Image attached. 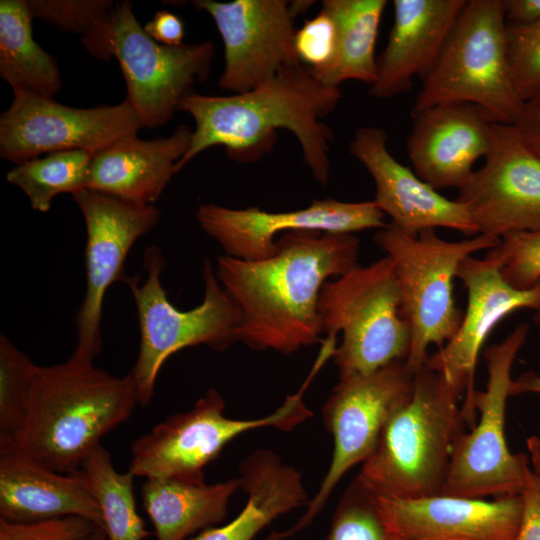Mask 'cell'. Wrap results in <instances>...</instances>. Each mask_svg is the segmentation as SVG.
Instances as JSON below:
<instances>
[{
    "label": "cell",
    "mask_w": 540,
    "mask_h": 540,
    "mask_svg": "<svg viewBox=\"0 0 540 540\" xmlns=\"http://www.w3.org/2000/svg\"><path fill=\"white\" fill-rule=\"evenodd\" d=\"M311 379L273 413L255 419L226 417L223 397L210 388L190 410L168 417L132 442L128 471L145 479L205 482L204 468L240 434L263 427L291 431L310 418L303 394Z\"/></svg>",
    "instance_id": "obj_9"
},
{
    "label": "cell",
    "mask_w": 540,
    "mask_h": 540,
    "mask_svg": "<svg viewBox=\"0 0 540 540\" xmlns=\"http://www.w3.org/2000/svg\"><path fill=\"white\" fill-rule=\"evenodd\" d=\"M35 364L0 335V454L19 450L25 434Z\"/></svg>",
    "instance_id": "obj_32"
},
{
    "label": "cell",
    "mask_w": 540,
    "mask_h": 540,
    "mask_svg": "<svg viewBox=\"0 0 540 540\" xmlns=\"http://www.w3.org/2000/svg\"><path fill=\"white\" fill-rule=\"evenodd\" d=\"M522 496V516L515 540H540V476L530 470Z\"/></svg>",
    "instance_id": "obj_38"
},
{
    "label": "cell",
    "mask_w": 540,
    "mask_h": 540,
    "mask_svg": "<svg viewBox=\"0 0 540 540\" xmlns=\"http://www.w3.org/2000/svg\"><path fill=\"white\" fill-rule=\"evenodd\" d=\"M377 500L389 529L403 540H515L523 507L521 494L491 500L377 495Z\"/></svg>",
    "instance_id": "obj_20"
},
{
    "label": "cell",
    "mask_w": 540,
    "mask_h": 540,
    "mask_svg": "<svg viewBox=\"0 0 540 540\" xmlns=\"http://www.w3.org/2000/svg\"><path fill=\"white\" fill-rule=\"evenodd\" d=\"M240 473L247 494L242 511L229 523L205 529L190 540H253L276 518L310 500L300 471L269 449L249 455Z\"/></svg>",
    "instance_id": "obj_25"
},
{
    "label": "cell",
    "mask_w": 540,
    "mask_h": 540,
    "mask_svg": "<svg viewBox=\"0 0 540 540\" xmlns=\"http://www.w3.org/2000/svg\"><path fill=\"white\" fill-rule=\"evenodd\" d=\"M79 516L103 529L98 503L76 472L54 471L20 450L0 454V519L36 522Z\"/></svg>",
    "instance_id": "obj_24"
},
{
    "label": "cell",
    "mask_w": 540,
    "mask_h": 540,
    "mask_svg": "<svg viewBox=\"0 0 540 540\" xmlns=\"http://www.w3.org/2000/svg\"><path fill=\"white\" fill-rule=\"evenodd\" d=\"M485 258L512 287L531 289L540 283V231L513 232L487 250Z\"/></svg>",
    "instance_id": "obj_34"
},
{
    "label": "cell",
    "mask_w": 540,
    "mask_h": 540,
    "mask_svg": "<svg viewBox=\"0 0 540 540\" xmlns=\"http://www.w3.org/2000/svg\"><path fill=\"white\" fill-rule=\"evenodd\" d=\"M142 127L126 99L117 105L75 108L51 97L13 92L0 117V155L17 165L53 152L97 153L137 135Z\"/></svg>",
    "instance_id": "obj_13"
},
{
    "label": "cell",
    "mask_w": 540,
    "mask_h": 540,
    "mask_svg": "<svg viewBox=\"0 0 540 540\" xmlns=\"http://www.w3.org/2000/svg\"><path fill=\"white\" fill-rule=\"evenodd\" d=\"M94 154L86 150L49 153L15 165L6 178L25 193L34 210L46 213L57 195L74 196L88 188Z\"/></svg>",
    "instance_id": "obj_30"
},
{
    "label": "cell",
    "mask_w": 540,
    "mask_h": 540,
    "mask_svg": "<svg viewBox=\"0 0 540 540\" xmlns=\"http://www.w3.org/2000/svg\"><path fill=\"white\" fill-rule=\"evenodd\" d=\"M318 312L323 333H342V342L333 354L340 379L406 360L411 328L389 256L325 282Z\"/></svg>",
    "instance_id": "obj_6"
},
{
    "label": "cell",
    "mask_w": 540,
    "mask_h": 540,
    "mask_svg": "<svg viewBox=\"0 0 540 540\" xmlns=\"http://www.w3.org/2000/svg\"><path fill=\"white\" fill-rule=\"evenodd\" d=\"M196 219L227 256L245 261L272 256L277 250L274 237L282 231L352 234L366 229H382L388 225L384 221L385 214L373 200L342 202L332 198L314 200L304 209L288 212L203 204L197 209Z\"/></svg>",
    "instance_id": "obj_17"
},
{
    "label": "cell",
    "mask_w": 540,
    "mask_h": 540,
    "mask_svg": "<svg viewBox=\"0 0 540 540\" xmlns=\"http://www.w3.org/2000/svg\"><path fill=\"white\" fill-rule=\"evenodd\" d=\"M193 3L210 14L223 40L225 67L218 82L222 90L245 93L301 63L295 50V15L287 1Z\"/></svg>",
    "instance_id": "obj_16"
},
{
    "label": "cell",
    "mask_w": 540,
    "mask_h": 540,
    "mask_svg": "<svg viewBox=\"0 0 540 540\" xmlns=\"http://www.w3.org/2000/svg\"><path fill=\"white\" fill-rule=\"evenodd\" d=\"M85 481L102 513L107 540H144L149 536L134 495V476L118 472L110 453L100 444L75 471Z\"/></svg>",
    "instance_id": "obj_29"
},
{
    "label": "cell",
    "mask_w": 540,
    "mask_h": 540,
    "mask_svg": "<svg viewBox=\"0 0 540 540\" xmlns=\"http://www.w3.org/2000/svg\"><path fill=\"white\" fill-rule=\"evenodd\" d=\"M528 332L526 323L519 324L504 340L486 349V387L474 394L479 420L457 441L440 494L498 498L522 493L531 470L529 458L509 450L505 417L513 363Z\"/></svg>",
    "instance_id": "obj_10"
},
{
    "label": "cell",
    "mask_w": 540,
    "mask_h": 540,
    "mask_svg": "<svg viewBox=\"0 0 540 540\" xmlns=\"http://www.w3.org/2000/svg\"><path fill=\"white\" fill-rule=\"evenodd\" d=\"M503 0H469L423 84L411 115L435 105L470 103L514 125L524 108L511 76Z\"/></svg>",
    "instance_id": "obj_5"
},
{
    "label": "cell",
    "mask_w": 540,
    "mask_h": 540,
    "mask_svg": "<svg viewBox=\"0 0 540 540\" xmlns=\"http://www.w3.org/2000/svg\"><path fill=\"white\" fill-rule=\"evenodd\" d=\"M263 260L218 257L216 275L240 311L236 340L255 350L291 354L319 341L320 291L330 277L358 266L352 234L288 232Z\"/></svg>",
    "instance_id": "obj_1"
},
{
    "label": "cell",
    "mask_w": 540,
    "mask_h": 540,
    "mask_svg": "<svg viewBox=\"0 0 540 540\" xmlns=\"http://www.w3.org/2000/svg\"><path fill=\"white\" fill-rule=\"evenodd\" d=\"M98 526L79 516L36 522H9L0 519V540H88Z\"/></svg>",
    "instance_id": "obj_36"
},
{
    "label": "cell",
    "mask_w": 540,
    "mask_h": 540,
    "mask_svg": "<svg viewBox=\"0 0 540 540\" xmlns=\"http://www.w3.org/2000/svg\"><path fill=\"white\" fill-rule=\"evenodd\" d=\"M146 33L156 42L167 46L183 44L184 24L172 12L161 10L144 26Z\"/></svg>",
    "instance_id": "obj_39"
},
{
    "label": "cell",
    "mask_w": 540,
    "mask_h": 540,
    "mask_svg": "<svg viewBox=\"0 0 540 540\" xmlns=\"http://www.w3.org/2000/svg\"><path fill=\"white\" fill-rule=\"evenodd\" d=\"M388 136L378 127H360L350 143L351 154L366 168L375 187V204L403 233L417 236L436 228L479 234L466 207L438 193L387 149Z\"/></svg>",
    "instance_id": "obj_19"
},
{
    "label": "cell",
    "mask_w": 540,
    "mask_h": 540,
    "mask_svg": "<svg viewBox=\"0 0 540 540\" xmlns=\"http://www.w3.org/2000/svg\"><path fill=\"white\" fill-rule=\"evenodd\" d=\"M325 540H398L379 508L377 495L356 477L342 495Z\"/></svg>",
    "instance_id": "obj_33"
},
{
    "label": "cell",
    "mask_w": 540,
    "mask_h": 540,
    "mask_svg": "<svg viewBox=\"0 0 540 540\" xmlns=\"http://www.w3.org/2000/svg\"><path fill=\"white\" fill-rule=\"evenodd\" d=\"M500 238L478 234L461 241H446L435 229L410 236L393 224L379 229L374 242L393 263L402 298V309L411 328V345L405 360L416 373L428 358L427 349H441L456 334L464 312L453 296V279L462 261L481 250L495 247Z\"/></svg>",
    "instance_id": "obj_8"
},
{
    "label": "cell",
    "mask_w": 540,
    "mask_h": 540,
    "mask_svg": "<svg viewBox=\"0 0 540 540\" xmlns=\"http://www.w3.org/2000/svg\"><path fill=\"white\" fill-rule=\"evenodd\" d=\"M467 0H394V21L377 58L369 94L388 99L407 93L437 61Z\"/></svg>",
    "instance_id": "obj_22"
},
{
    "label": "cell",
    "mask_w": 540,
    "mask_h": 540,
    "mask_svg": "<svg viewBox=\"0 0 540 540\" xmlns=\"http://www.w3.org/2000/svg\"><path fill=\"white\" fill-rule=\"evenodd\" d=\"M468 210L479 234L540 231V157L513 125L495 123L484 164L474 170L456 199Z\"/></svg>",
    "instance_id": "obj_15"
},
{
    "label": "cell",
    "mask_w": 540,
    "mask_h": 540,
    "mask_svg": "<svg viewBox=\"0 0 540 540\" xmlns=\"http://www.w3.org/2000/svg\"><path fill=\"white\" fill-rule=\"evenodd\" d=\"M414 376L405 361H395L372 373L339 380L322 408L324 426L333 438L327 473L297 523L269 540H283L307 527L348 470L369 458L392 413L409 399Z\"/></svg>",
    "instance_id": "obj_11"
},
{
    "label": "cell",
    "mask_w": 540,
    "mask_h": 540,
    "mask_svg": "<svg viewBox=\"0 0 540 540\" xmlns=\"http://www.w3.org/2000/svg\"><path fill=\"white\" fill-rule=\"evenodd\" d=\"M513 126L523 142L540 157V95L524 104Z\"/></svg>",
    "instance_id": "obj_40"
},
{
    "label": "cell",
    "mask_w": 540,
    "mask_h": 540,
    "mask_svg": "<svg viewBox=\"0 0 540 540\" xmlns=\"http://www.w3.org/2000/svg\"><path fill=\"white\" fill-rule=\"evenodd\" d=\"M85 221L86 290L75 318L77 342L73 357L93 361L102 348L104 297L124 281V264L135 242L160 220L155 205H138L85 189L73 196Z\"/></svg>",
    "instance_id": "obj_14"
},
{
    "label": "cell",
    "mask_w": 540,
    "mask_h": 540,
    "mask_svg": "<svg viewBox=\"0 0 540 540\" xmlns=\"http://www.w3.org/2000/svg\"><path fill=\"white\" fill-rule=\"evenodd\" d=\"M139 403L130 374L114 376L93 361L35 365L29 414L19 450L60 473L75 472L101 439Z\"/></svg>",
    "instance_id": "obj_3"
},
{
    "label": "cell",
    "mask_w": 540,
    "mask_h": 540,
    "mask_svg": "<svg viewBox=\"0 0 540 540\" xmlns=\"http://www.w3.org/2000/svg\"><path fill=\"white\" fill-rule=\"evenodd\" d=\"M33 18L57 29L78 34L95 58L109 61L114 54L112 16L108 0H27Z\"/></svg>",
    "instance_id": "obj_31"
},
{
    "label": "cell",
    "mask_w": 540,
    "mask_h": 540,
    "mask_svg": "<svg viewBox=\"0 0 540 540\" xmlns=\"http://www.w3.org/2000/svg\"><path fill=\"white\" fill-rule=\"evenodd\" d=\"M525 393L540 394V374L525 372L512 381L510 395L516 396Z\"/></svg>",
    "instance_id": "obj_42"
},
{
    "label": "cell",
    "mask_w": 540,
    "mask_h": 540,
    "mask_svg": "<svg viewBox=\"0 0 540 540\" xmlns=\"http://www.w3.org/2000/svg\"><path fill=\"white\" fill-rule=\"evenodd\" d=\"M529 453V462L532 463V471L540 476V436L532 435L526 439Z\"/></svg>",
    "instance_id": "obj_43"
},
{
    "label": "cell",
    "mask_w": 540,
    "mask_h": 540,
    "mask_svg": "<svg viewBox=\"0 0 540 540\" xmlns=\"http://www.w3.org/2000/svg\"><path fill=\"white\" fill-rule=\"evenodd\" d=\"M505 20L510 26H526L540 20V0H503Z\"/></svg>",
    "instance_id": "obj_41"
},
{
    "label": "cell",
    "mask_w": 540,
    "mask_h": 540,
    "mask_svg": "<svg viewBox=\"0 0 540 540\" xmlns=\"http://www.w3.org/2000/svg\"><path fill=\"white\" fill-rule=\"evenodd\" d=\"M406 140L415 174L436 190L464 186L490 151L494 122L470 103H445L416 114Z\"/></svg>",
    "instance_id": "obj_21"
},
{
    "label": "cell",
    "mask_w": 540,
    "mask_h": 540,
    "mask_svg": "<svg viewBox=\"0 0 540 540\" xmlns=\"http://www.w3.org/2000/svg\"><path fill=\"white\" fill-rule=\"evenodd\" d=\"M88 540H107L104 530L98 527Z\"/></svg>",
    "instance_id": "obj_44"
},
{
    "label": "cell",
    "mask_w": 540,
    "mask_h": 540,
    "mask_svg": "<svg viewBox=\"0 0 540 540\" xmlns=\"http://www.w3.org/2000/svg\"><path fill=\"white\" fill-rule=\"evenodd\" d=\"M114 54L127 87L126 100L142 126L170 121L193 85L207 79L214 44L167 46L153 40L138 22L130 1L115 4L112 16Z\"/></svg>",
    "instance_id": "obj_12"
},
{
    "label": "cell",
    "mask_w": 540,
    "mask_h": 540,
    "mask_svg": "<svg viewBox=\"0 0 540 540\" xmlns=\"http://www.w3.org/2000/svg\"><path fill=\"white\" fill-rule=\"evenodd\" d=\"M467 289V308L454 337L429 355L424 367L440 374L463 395L462 407L470 426L475 424L474 377L481 348L493 328L516 310H535L540 301V283L526 290L510 286L490 260L465 258L457 270Z\"/></svg>",
    "instance_id": "obj_18"
},
{
    "label": "cell",
    "mask_w": 540,
    "mask_h": 540,
    "mask_svg": "<svg viewBox=\"0 0 540 540\" xmlns=\"http://www.w3.org/2000/svg\"><path fill=\"white\" fill-rule=\"evenodd\" d=\"M466 427L458 393L440 374L423 367L415 373L409 399L392 413L357 477L379 496L438 495Z\"/></svg>",
    "instance_id": "obj_4"
},
{
    "label": "cell",
    "mask_w": 540,
    "mask_h": 540,
    "mask_svg": "<svg viewBox=\"0 0 540 540\" xmlns=\"http://www.w3.org/2000/svg\"><path fill=\"white\" fill-rule=\"evenodd\" d=\"M398 540H403V539H399V538H398Z\"/></svg>",
    "instance_id": "obj_46"
},
{
    "label": "cell",
    "mask_w": 540,
    "mask_h": 540,
    "mask_svg": "<svg viewBox=\"0 0 540 540\" xmlns=\"http://www.w3.org/2000/svg\"><path fill=\"white\" fill-rule=\"evenodd\" d=\"M534 311L535 313L533 314V321L540 330V301L537 308Z\"/></svg>",
    "instance_id": "obj_45"
},
{
    "label": "cell",
    "mask_w": 540,
    "mask_h": 540,
    "mask_svg": "<svg viewBox=\"0 0 540 540\" xmlns=\"http://www.w3.org/2000/svg\"><path fill=\"white\" fill-rule=\"evenodd\" d=\"M27 0L0 1V76L13 92L45 97L62 87L55 58L34 40Z\"/></svg>",
    "instance_id": "obj_28"
},
{
    "label": "cell",
    "mask_w": 540,
    "mask_h": 540,
    "mask_svg": "<svg viewBox=\"0 0 540 540\" xmlns=\"http://www.w3.org/2000/svg\"><path fill=\"white\" fill-rule=\"evenodd\" d=\"M386 0H325L322 10L336 26V48L330 63L312 70L322 84L339 87L347 80L372 85L377 77L375 46Z\"/></svg>",
    "instance_id": "obj_27"
},
{
    "label": "cell",
    "mask_w": 540,
    "mask_h": 540,
    "mask_svg": "<svg viewBox=\"0 0 540 540\" xmlns=\"http://www.w3.org/2000/svg\"><path fill=\"white\" fill-rule=\"evenodd\" d=\"M341 97L339 87L322 84L302 63L282 69L245 93L209 96L193 91L178 105V111L194 119L195 129L177 171L217 145L236 161H255L272 148L277 130L286 129L298 140L315 179L325 185L333 133L321 120L334 111Z\"/></svg>",
    "instance_id": "obj_2"
},
{
    "label": "cell",
    "mask_w": 540,
    "mask_h": 540,
    "mask_svg": "<svg viewBox=\"0 0 540 540\" xmlns=\"http://www.w3.org/2000/svg\"><path fill=\"white\" fill-rule=\"evenodd\" d=\"M192 130L179 125L168 137L151 140L132 135L94 154L89 190L138 205H154L186 154Z\"/></svg>",
    "instance_id": "obj_23"
},
{
    "label": "cell",
    "mask_w": 540,
    "mask_h": 540,
    "mask_svg": "<svg viewBox=\"0 0 540 540\" xmlns=\"http://www.w3.org/2000/svg\"><path fill=\"white\" fill-rule=\"evenodd\" d=\"M239 488L240 478L214 484L150 478L141 494L157 540H185L223 521Z\"/></svg>",
    "instance_id": "obj_26"
},
{
    "label": "cell",
    "mask_w": 540,
    "mask_h": 540,
    "mask_svg": "<svg viewBox=\"0 0 540 540\" xmlns=\"http://www.w3.org/2000/svg\"><path fill=\"white\" fill-rule=\"evenodd\" d=\"M507 55L515 90L523 103L540 95V20L507 25Z\"/></svg>",
    "instance_id": "obj_35"
},
{
    "label": "cell",
    "mask_w": 540,
    "mask_h": 540,
    "mask_svg": "<svg viewBox=\"0 0 540 540\" xmlns=\"http://www.w3.org/2000/svg\"><path fill=\"white\" fill-rule=\"evenodd\" d=\"M164 264L162 251L157 246H150L144 253V281L139 283L137 278L129 276L123 281L137 308L140 346L129 374L142 406L150 403L159 371L170 356L199 345L223 351L237 342L240 311L219 282L211 262L205 260L202 269L203 300L188 311L176 308L168 299L160 278Z\"/></svg>",
    "instance_id": "obj_7"
},
{
    "label": "cell",
    "mask_w": 540,
    "mask_h": 540,
    "mask_svg": "<svg viewBox=\"0 0 540 540\" xmlns=\"http://www.w3.org/2000/svg\"><path fill=\"white\" fill-rule=\"evenodd\" d=\"M336 37L333 19L321 9L318 15L305 21L296 31L295 50L299 61L312 70L324 68L334 56Z\"/></svg>",
    "instance_id": "obj_37"
}]
</instances>
